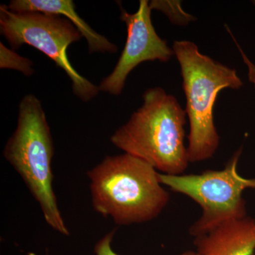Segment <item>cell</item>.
<instances>
[{"instance_id": "cell-1", "label": "cell", "mask_w": 255, "mask_h": 255, "mask_svg": "<svg viewBox=\"0 0 255 255\" xmlns=\"http://www.w3.org/2000/svg\"><path fill=\"white\" fill-rule=\"evenodd\" d=\"M143 103L110 140L124 153L134 156L167 175H181L189 166L185 137L186 111L161 87L146 90Z\"/></svg>"}, {"instance_id": "cell-7", "label": "cell", "mask_w": 255, "mask_h": 255, "mask_svg": "<svg viewBox=\"0 0 255 255\" xmlns=\"http://www.w3.org/2000/svg\"><path fill=\"white\" fill-rule=\"evenodd\" d=\"M151 11L147 0H140L133 14L121 7V20L127 27V42L113 71L101 82L100 91L120 95L128 76L137 65L146 61L167 62L174 55L173 49L156 32Z\"/></svg>"}, {"instance_id": "cell-2", "label": "cell", "mask_w": 255, "mask_h": 255, "mask_svg": "<svg viewBox=\"0 0 255 255\" xmlns=\"http://www.w3.org/2000/svg\"><path fill=\"white\" fill-rule=\"evenodd\" d=\"M96 212L118 226L148 222L158 217L170 199L159 172L129 154L107 156L87 172Z\"/></svg>"}, {"instance_id": "cell-12", "label": "cell", "mask_w": 255, "mask_h": 255, "mask_svg": "<svg viewBox=\"0 0 255 255\" xmlns=\"http://www.w3.org/2000/svg\"><path fill=\"white\" fill-rule=\"evenodd\" d=\"M116 231H110L97 242L95 246L96 255H119L112 249V243ZM178 255H198L196 251H187Z\"/></svg>"}, {"instance_id": "cell-9", "label": "cell", "mask_w": 255, "mask_h": 255, "mask_svg": "<svg viewBox=\"0 0 255 255\" xmlns=\"http://www.w3.org/2000/svg\"><path fill=\"white\" fill-rule=\"evenodd\" d=\"M13 12H40L66 17L86 39L89 53H117L118 46L95 31L80 17L73 0H11L7 5Z\"/></svg>"}, {"instance_id": "cell-11", "label": "cell", "mask_w": 255, "mask_h": 255, "mask_svg": "<svg viewBox=\"0 0 255 255\" xmlns=\"http://www.w3.org/2000/svg\"><path fill=\"white\" fill-rule=\"evenodd\" d=\"M0 68L16 70L27 77L34 73L32 60L18 55L2 43H0Z\"/></svg>"}, {"instance_id": "cell-5", "label": "cell", "mask_w": 255, "mask_h": 255, "mask_svg": "<svg viewBox=\"0 0 255 255\" xmlns=\"http://www.w3.org/2000/svg\"><path fill=\"white\" fill-rule=\"evenodd\" d=\"M242 150L235 152L221 170H206L201 174L167 175L159 172V182L171 190L190 198L201 209L200 218L189 228L197 238L233 220L247 216L243 194L255 188V179H247L238 173Z\"/></svg>"}, {"instance_id": "cell-4", "label": "cell", "mask_w": 255, "mask_h": 255, "mask_svg": "<svg viewBox=\"0 0 255 255\" xmlns=\"http://www.w3.org/2000/svg\"><path fill=\"white\" fill-rule=\"evenodd\" d=\"M53 137L41 101L28 94L18 105L17 126L4 148V158L19 174L39 204L48 226L70 236L53 187Z\"/></svg>"}, {"instance_id": "cell-3", "label": "cell", "mask_w": 255, "mask_h": 255, "mask_svg": "<svg viewBox=\"0 0 255 255\" xmlns=\"http://www.w3.org/2000/svg\"><path fill=\"white\" fill-rule=\"evenodd\" d=\"M172 49L180 65L187 100L189 162H204L214 157L219 147L214 118L216 97L221 90H238L243 83L236 70L203 54L194 42L175 41Z\"/></svg>"}, {"instance_id": "cell-10", "label": "cell", "mask_w": 255, "mask_h": 255, "mask_svg": "<svg viewBox=\"0 0 255 255\" xmlns=\"http://www.w3.org/2000/svg\"><path fill=\"white\" fill-rule=\"evenodd\" d=\"M150 7L152 10H158L164 13L172 23L178 26H187L196 20L194 16L183 10L180 1L152 0L150 1Z\"/></svg>"}, {"instance_id": "cell-8", "label": "cell", "mask_w": 255, "mask_h": 255, "mask_svg": "<svg viewBox=\"0 0 255 255\" xmlns=\"http://www.w3.org/2000/svg\"><path fill=\"white\" fill-rule=\"evenodd\" d=\"M198 255H253L255 219L248 216L223 223L205 235L194 238Z\"/></svg>"}, {"instance_id": "cell-13", "label": "cell", "mask_w": 255, "mask_h": 255, "mask_svg": "<svg viewBox=\"0 0 255 255\" xmlns=\"http://www.w3.org/2000/svg\"><path fill=\"white\" fill-rule=\"evenodd\" d=\"M233 41L236 43V46H238V50H239L240 53H241V56L243 57V61L246 64L247 67L248 69V78H249L250 81L254 85L255 88V65L253 63V62L248 58L246 53H244L243 50H242L241 47L238 44L237 41L234 36L232 37Z\"/></svg>"}, {"instance_id": "cell-6", "label": "cell", "mask_w": 255, "mask_h": 255, "mask_svg": "<svg viewBox=\"0 0 255 255\" xmlns=\"http://www.w3.org/2000/svg\"><path fill=\"white\" fill-rule=\"evenodd\" d=\"M0 32L13 50L28 45L53 60L71 80L74 95L88 102L100 92L73 68L68 57L70 45L82 35L68 18L40 12H13L7 5L0 6Z\"/></svg>"}]
</instances>
